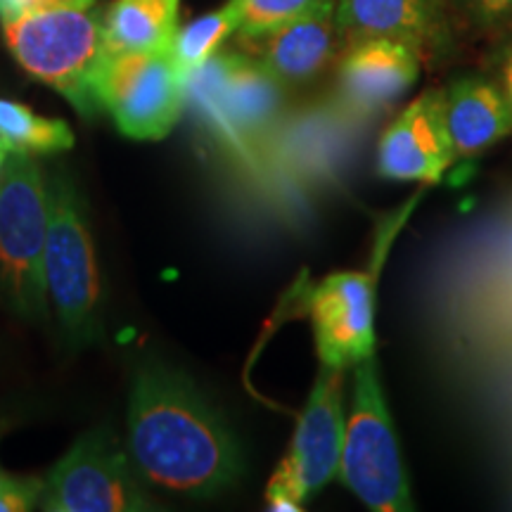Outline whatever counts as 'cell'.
<instances>
[{"instance_id": "cell-17", "label": "cell", "mask_w": 512, "mask_h": 512, "mask_svg": "<svg viewBox=\"0 0 512 512\" xmlns=\"http://www.w3.org/2000/svg\"><path fill=\"white\" fill-rule=\"evenodd\" d=\"M0 138L10 145V150L29 155H53L74 147V133L64 121L41 117L22 102L5 98H0Z\"/></svg>"}, {"instance_id": "cell-19", "label": "cell", "mask_w": 512, "mask_h": 512, "mask_svg": "<svg viewBox=\"0 0 512 512\" xmlns=\"http://www.w3.org/2000/svg\"><path fill=\"white\" fill-rule=\"evenodd\" d=\"M233 3L240 12L238 38H252L306 15L325 0H233Z\"/></svg>"}, {"instance_id": "cell-14", "label": "cell", "mask_w": 512, "mask_h": 512, "mask_svg": "<svg viewBox=\"0 0 512 512\" xmlns=\"http://www.w3.org/2000/svg\"><path fill=\"white\" fill-rule=\"evenodd\" d=\"M342 48L363 38H399L425 53L444 36L439 0H335Z\"/></svg>"}, {"instance_id": "cell-5", "label": "cell", "mask_w": 512, "mask_h": 512, "mask_svg": "<svg viewBox=\"0 0 512 512\" xmlns=\"http://www.w3.org/2000/svg\"><path fill=\"white\" fill-rule=\"evenodd\" d=\"M285 86L247 53H216L185 79V105L238 152H249L278 119Z\"/></svg>"}, {"instance_id": "cell-11", "label": "cell", "mask_w": 512, "mask_h": 512, "mask_svg": "<svg viewBox=\"0 0 512 512\" xmlns=\"http://www.w3.org/2000/svg\"><path fill=\"white\" fill-rule=\"evenodd\" d=\"M456 162L446 126L444 91L422 93L382 133L377 174L387 181L437 183Z\"/></svg>"}, {"instance_id": "cell-1", "label": "cell", "mask_w": 512, "mask_h": 512, "mask_svg": "<svg viewBox=\"0 0 512 512\" xmlns=\"http://www.w3.org/2000/svg\"><path fill=\"white\" fill-rule=\"evenodd\" d=\"M128 451L147 482L171 494L207 498L242 472L240 446L183 375L145 368L128 403Z\"/></svg>"}, {"instance_id": "cell-12", "label": "cell", "mask_w": 512, "mask_h": 512, "mask_svg": "<svg viewBox=\"0 0 512 512\" xmlns=\"http://www.w3.org/2000/svg\"><path fill=\"white\" fill-rule=\"evenodd\" d=\"M238 43L283 86L309 83L335 60L337 50L342 48L335 0H325L306 15L290 19L266 34L238 38Z\"/></svg>"}, {"instance_id": "cell-22", "label": "cell", "mask_w": 512, "mask_h": 512, "mask_svg": "<svg viewBox=\"0 0 512 512\" xmlns=\"http://www.w3.org/2000/svg\"><path fill=\"white\" fill-rule=\"evenodd\" d=\"M95 0H0V19H12L27 12L50 8H91Z\"/></svg>"}, {"instance_id": "cell-25", "label": "cell", "mask_w": 512, "mask_h": 512, "mask_svg": "<svg viewBox=\"0 0 512 512\" xmlns=\"http://www.w3.org/2000/svg\"><path fill=\"white\" fill-rule=\"evenodd\" d=\"M3 475H5V472H3V470H0V479H3Z\"/></svg>"}, {"instance_id": "cell-6", "label": "cell", "mask_w": 512, "mask_h": 512, "mask_svg": "<svg viewBox=\"0 0 512 512\" xmlns=\"http://www.w3.org/2000/svg\"><path fill=\"white\" fill-rule=\"evenodd\" d=\"M46 283L64 332L74 342L98 335L100 273L86 214L74 185L60 176L48 181Z\"/></svg>"}, {"instance_id": "cell-8", "label": "cell", "mask_w": 512, "mask_h": 512, "mask_svg": "<svg viewBox=\"0 0 512 512\" xmlns=\"http://www.w3.org/2000/svg\"><path fill=\"white\" fill-rule=\"evenodd\" d=\"M185 79L171 50L110 55L98 83L100 105L124 136L162 140L183 114Z\"/></svg>"}, {"instance_id": "cell-21", "label": "cell", "mask_w": 512, "mask_h": 512, "mask_svg": "<svg viewBox=\"0 0 512 512\" xmlns=\"http://www.w3.org/2000/svg\"><path fill=\"white\" fill-rule=\"evenodd\" d=\"M43 479L12 477L0 479V512H24L41 503Z\"/></svg>"}, {"instance_id": "cell-16", "label": "cell", "mask_w": 512, "mask_h": 512, "mask_svg": "<svg viewBox=\"0 0 512 512\" xmlns=\"http://www.w3.org/2000/svg\"><path fill=\"white\" fill-rule=\"evenodd\" d=\"M181 0H114L102 15L107 55L164 53L178 31Z\"/></svg>"}, {"instance_id": "cell-10", "label": "cell", "mask_w": 512, "mask_h": 512, "mask_svg": "<svg viewBox=\"0 0 512 512\" xmlns=\"http://www.w3.org/2000/svg\"><path fill=\"white\" fill-rule=\"evenodd\" d=\"M392 233H382L373 264L330 273L309 294L313 339L323 366L347 370L375 356V292Z\"/></svg>"}, {"instance_id": "cell-2", "label": "cell", "mask_w": 512, "mask_h": 512, "mask_svg": "<svg viewBox=\"0 0 512 512\" xmlns=\"http://www.w3.org/2000/svg\"><path fill=\"white\" fill-rule=\"evenodd\" d=\"M10 53L34 79L62 93L83 117L102 110L98 83L107 62L105 22L91 8H50L5 19Z\"/></svg>"}, {"instance_id": "cell-15", "label": "cell", "mask_w": 512, "mask_h": 512, "mask_svg": "<svg viewBox=\"0 0 512 512\" xmlns=\"http://www.w3.org/2000/svg\"><path fill=\"white\" fill-rule=\"evenodd\" d=\"M446 126L456 157H477L512 133V110L494 79L463 76L444 91Z\"/></svg>"}, {"instance_id": "cell-7", "label": "cell", "mask_w": 512, "mask_h": 512, "mask_svg": "<svg viewBox=\"0 0 512 512\" xmlns=\"http://www.w3.org/2000/svg\"><path fill=\"white\" fill-rule=\"evenodd\" d=\"M344 370L323 366L299 415L290 453L273 472L266 505L275 512H299L313 494L339 477L344 446Z\"/></svg>"}, {"instance_id": "cell-18", "label": "cell", "mask_w": 512, "mask_h": 512, "mask_svg": "<svg viewBox=\"0 0 512 512\" xmlns=\"http://www.w3.org/2000/svg\"><path fill=\"white\" fill-rule=\"evenodd\" d=\"M238 29L240 12L233 0H228L223 8L192 19L188 27L178 29L174 43H171V55L176 57L183 72L188 74L207 62L211 55L219 53V48L230 36L238 34Z\"/></svg>"}, {"instance_id": "cell-24", "label": "cell", "mask_w": 512, "mask_h": 512, "mask_svg": "<svg viewBox=\"0 0 512 512\" xmlns=\"http://www.w3.org/2000/svg\"><path fill=\"white\" fill-rule=\"evenodd\" d=\"M10 145L5 143L3 138H0V181H3V171H5V162H8V157H10Z\"/></svg>"}, {"instance_id": "cell-3", "label": "cell", "mask_w": 512, "mask_h": 512, "mask_svg": "<svg viewBox=\"0 0 512 512\" xmlns=\"http://www.w3.org/2000/svg\"><path fill=\"white\" fill-rule=\"evenodd\" d=\"M48 183L29 152L12 150L0 181V292L24 318L48 311Z\"/></svg>"}, {"instance_id": "cell-20", "label": "cell", "mask_w": 512, "mask_h": 512, "mask_svg": "<svg viewBox=\"0 0 512 512\" xmlns=\"http://www.w3.org/2000/svg\"><path fill=\"white\" fill-rule=\"evenodd\" d=\"M472 27L496 34L512 27V0H453Z\"/></svg>"}, {"instance_id": "cell-13", "label": "cell", "mask_w": 512, "mask_h": 512, "mask_svg": "<svg viewBox=\"0 0 512 512\" xmlns=\"http://www.w3.org/2000/svg\"><path fill=\"white\" fill-rule=\"evenodd\" d=\"M422 53L399 38H363L344 48L337 83L342 100L361 114L387 110L415 86Z\"/></svg>"}, {"instance_id": "cell-9", "label": "cell", "mask_w": 512, "mask_h": 512, "mask_svg": "<svg viewBox=\"0 0 512 512\" xmlns=\"http://www.w3.org/2000/svg\"><path fill=\"white\" fill-rule=\"evenodd\" d=\"M43 510L138 512L152 503L133 475L114 434L100 430L81 437L43 479Z\"/></svg>"}, {"instance_id": "cell-4", "label": "cell", "mask_w": 512, "mask_h": 512, "mask_svg": "<svg viewBox=\"0 0 512 512\" xmlns=\"http://www.w3.org/2000/svg\"><path fill=\"white\" fill-rule=\"evenodd\" d=\"M339 479L375 512L415 508L375 356L354 366V394L344 427Z\"/></svg>"}, {"instance_id": "cell-23", "label": "cell", "mask_w": 512, "mask_h": 512, "mask_svg": "<svg viewBox=\"0 0 512 512\" xmlns=\"http://www.w3.org/2000/svg\"><path fill=\"white\" fill-rule=\"evenodd\" d=\"M498 88H501L505 100H508L510 110H512V36L505 41V46L501 48L496 60V79Z\"/></svg>"}]
</instances>
